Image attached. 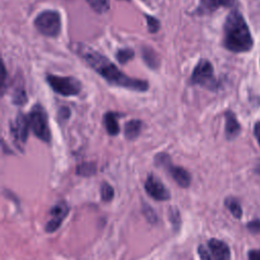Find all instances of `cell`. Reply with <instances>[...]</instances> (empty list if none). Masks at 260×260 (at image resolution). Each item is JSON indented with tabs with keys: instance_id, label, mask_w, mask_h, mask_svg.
Masks as SVG:
<instances>
[{
	"instance_id": "cell-1",
	"label": "cell",
	"mask_w": 260,
	"mask_h": 260,
	"mask_svg": "<svg viewBox=\"0 0 260 260\" xmlns=\"http://www.w3.org/2000/svg\"><path fill=\"white\" fill-rule=\"evenodd\" d=\"M74 50L89 67L105 78L110 84L136 91H145L148 89L147 81L129 77L120 71L110 59L92 48L87 47L84 44H77L74 47Z\"/></svg>"
},
{
	"instance_id": "cell-2",
	"label": "cell",
	"mask_w": 260,
	"mask_h": 260,
	"mask_svg": "<svg viewBox=\"0 0 260 260\" xmlns=\"http://www.w3.org/2000/svg\"><path fill=\"white\" fill-rule=\"evenodd\" d=\"M223 45L228 50L235 53L248 52L253 46L249 27L238 10L232 11L225 19L223 25Z\"/></svg>"
},
{
	"instance_id": "cell-3",
	"label": "cell",
	"mask_w": 260,
	"mask_h": 260,
	"mask_svg": "<svg viewBox=\"0 0 260 260\" xmlns=\"http://www.w3.org/2000/svg\"><path fill=\"white\" fill-rule=\"evenodd\" d=\"M29 127L34 134L45 142L51 141V132L48 124V116L42 105L36 104L27 115Z\"/></svg>"
},
{
	"instance_id": "cell-4",
	"label": "cell",
	"mask_w": 260,
	"mask_h": 260,
	"mask_svg": "<svg viewBox=\"0 0 260 260\" xmlns=\"http://www.w3.org/2000/svg\"><path fill=\"white\" fill-rule=\"evenodd\" d=\"M34 24L42 35L55 38L61 31L60 13L55 10H45L36 17Z\"/></svg>"
},
{
	"instance_id": "cell-5",
	"label": "cell",
	"mask_w": 260,
	"mask_h": 260,
	"mask_svg": "<svg viewBox=\"0 0 260 260\" xmlns=\"http://www.w3.org/2000/svg\"><path fill=\"white\" fill-rule=\"evenodd\" d=\"M47 82L51 86V88L64 96H72L77 95L81 90V83L78 79L72 76H59L48 74Z\"/></svg>"
},
{
	"instance_id": "cell-6",
	"label": "cell",
	"mask_w": 260,
	"mask_h": 260,
	"mask_svg": "<svg viewBox=\"0 0 260 260\" xmlns=\"http://www.w3.org/2000/svg\"><path fill=\"white\" fill-rule=\"evenodd\" d=\"M191 82L208 89H215L217 87V82L213 74V67L208 60L201 59L197 63L191 75Z\"/></svg>"
},
{
	"instance_id": "cell-7",
	"label": "cell",
	"mask_w": 260,
	"mask_h": 260,
	"mask_svg": "<svg viewBox=\"0 0 260 260\" xmlns=\"http://www.w3.org/2000/svg\"><path fill=\"white\" fill-rule=\"evenodd\" d=\"M155 164L161 168H165L174 181L182 188L189 187L191 183L190 173L182 167L174 166L170 156L167 153H158L155 156Z\"/></svg>"
},
{
	"instance_id": "cell-8",
	"label": "cell",
	"mask_w": 260,
	"mask_h": 260,
	"mask_svg": "<svg viewBox=\"0 0 260 260\" xmlns=\"http://www.w3.org/2000/svg\"><path fill=\"white\" fill-rule=\"evenodd\" d=\"M29 122L28 117L19 113L14 120L10 123V133L12 139L17 147L22 149V146L25 144L27 136H28V129H29Z\"/></svg>"
},
{
	"instance_id": "cell-9",
	"label": "cell",
	"mask_w": 260,
	"mask_h": 260,
	"mask_svg": "<svg viewBox=\"0 0 260 260\" xmlns=\"http://www.w3.org/2000/svg\"><path fill=\"white\" fill-rule=\"evenodd\" d=\"M144 189L146 193L157 201H166L171 198V193L167 187L153 175H149L145 181Z\"/></svg>"
},
{
	"instance_id": "cell-10",
	"label": "cell",
	"mask_w": 260,
	"mask_h": 260,
	"mask_svg": "<svg viewBox=\"0 0 260 260\" xmlns=\"http://www.w3.org/2000/svg\"><path fill=\"white\" fill-rule=\"evenodd\" d=\"M69 212V207L66 202L61 201L56 203L51 209H50V215L51 219L46 223L45 230L48 233H53L61 225L63 219L67 216Z\"/></svg>"
},
{
	"instance_id": "cell-11",
	"label": "cell",
	"mask_w": 260,
	"mask_h": 260,
	"mask_svg": "<svg viewBox=\"0 0 260 260\" xmlns=\"http://www.w3.org/2000/svg\"><path fill=\"white\" fill-rule=\"evenodd\" d=\"M208 249L212 260H231V251L229 246L217 239L208 241Z\"/></svg>"
},
{
	"instance_id": "cell-12",
	"label": "cell",
	"mask_w": 260,
	"mask_h": 260,
	"mask_svg": "<svg viewBox=\"0 0 260 260\" xmlns=\"http://www.w3.org/2000/svg\"><path fill=\"white\" fill-rule=\"evenodd\" d=\"M236 0H200L198 11L201 13L212 12L219 7H231Z\"/></svg>"
},
{
	"instance_id": "cell-13",
	"label": "cell",
	"mask_w": 260,
	"mask_h": 260,
	"mask_svg": "<svg viewBox=\"0 0 260 260\" xmlns=\"http://www.w3.org/2000/svg\"><path fill=\"white\" fill-rule=\"evenodd\" d=\"M224 117H225V135L229 139H233L239 134L241 130V126L237 121L235 114L232 111H226L224 113Z\"/></svg>"
},
{
	"instance_id": "cell-14",
	"label": "cell",
	"mask_w": 260,
	"mask_h": 260,
	"mask_svg": "<svg viewBox=\"0 0 260 260\" xmlns=\"http://www.w3.org/2000/svg\"><path fill=\"white\" fill-rule=\"evenodd\" d=\"M119 116L120 115L115 113V112H108L104 116V124H105L107 132L110 135H114L115 136L120 131L119 124H118Z\"/></svg>"
},
{
	"instance_id": "cell-15",
	"label": "cell",
	"mask_w": 260,
	"mask_h": 260,
	"mask_svg": "<svg viewBox=\"0 0 260 260\" xmlns=\"http://www.w3.org/2000/svg\"><path fill=\"white\" fill-rule=\"evenodd\" d=\"M141 128H142V122L140 120L134 119V120L127 122L124 127L125 137L129 140L135 139L140 134Z\"/></svg>"
},
{
	"instance_id": "cell-16",
	"label": "cell",
	"mask_w": 260,
	"mask_h": 260,
	"mask_svg": "<svg viewBox=\"0 0 260 260\" xmlns=\"http://www.w3.org/2000/svg\"><path fill=\"white\" fill-rule=\"evenodd\" d=\"M27 98H26V92H25V88L23 85V82L21 80V82L19 84H15L14 88H13V92H12V102L14 105L17 106H22L26 103Z\"/></svg>"
},
{
	"instance_id": "cell-17",
	"label": "cell",
	"mask_w": 260,
	"mask_h": 260,
	"mask_svg": "<svg viewBox=\"0 0 260 260\" xmlns=\"http://www.w3.org/2000/svg\"><path fill=\"white\" fill-rule=\"evenodd\" d=\"M142 58L144 62L152 69L157 68L159 65V59L156 53L151 48H148V47L142 48Z\"/></svg>"
},
{
	"instance_id": "cell-18",
	"label": "cell",
	"mask_w": 260,
	"mask_h": 260,
	"mask_svg": "<svg viewBox=\"0 0 260 260\" xmlns=\"http://www.w3.org/2000/svg\"><path fill=\"white\" fill-rule=\"evenodd\" d=\"M225 206L229 208L231 213L236 217V218H241L242 217V207L239 201L233 197H229L224 201Z\"/></svg>"
},
{
	"instance_id": "cell-19",
	"label": "cell",
	"mask_w": 260,
	"mask_h": 260,
	"mask_svg": "<svg viewBox=\"0 0 260 260\" xmlns=\"http://www.w3.org/2000/svg\"><path fill=\"white\" fill-rule=\"evenodd\" d=\"M96 173V167L93 162H83L77 166L76 174L83 177H89Z\"/></svg>"
},
{
	"instance_id": "cell-20",
	"label": "cell",
	"mask_w": 260,
	"mask_h": 260,
	"mask_svg": "<svg viewBox=\"0 0 260 260\" xmlns=\"http://www.w3.org/2000/svg\"><path fill=\"white\" fill-rule=\"evenodd\" d=\"M89 6L99 13L106 12L110 6V0H86Z\"/></svg>"
},
{
	"instance_id": "cell-21",
	"label": "cell",
	"mask_w": 260,
	"mask_h": 260,
	"mask_svg": "<svg viewBox=\"0 0 260 260\" xmlns=\"http://www.w3.org/2000/svg\"><path fill=\"white\" fill-rule=\"evenodd\" d=\"M114 194H115V191H114L113 187L109 183L104 182L102 184V186H101V197H102V200L106 201V202H109V201H111L114 198Z\"/></svg>"
},
{
	"instance_id": "cell-22",
	"label": "cell",
	"mask_w": 260,
	"mask_h": 260,
	"mask_svg": "<svg viewBox=\"0 0 260 260\" xmlns=\"http://www.w3.org/2000/svg\"><path fill=\"white\" fill-rule=\"evenodd\" d=\"M134 57V51L132 49L126 48V49H122L119 50L116 54V59L121 63V64H125L128 61H130L132 58Z\"/></svg>"
},
{
	"instance_id": "cell-23",
	"label": "cell",
	"mask_w": 260,
	"mask_h": 260,
	"mask_svg": "<svg viewBox=\"0 0 260 260\" xmlns=\"http://www.w3.org/2000/svg\"><path fill=\"white\" fill-rule=\"evenodd\" d=\"M169 216H170V220L173 223L175 229H179L180 224H181V216H180V212L179 210L175 207L172 206L169 209Z\"/></svg>"
},
{
	"instance_id": "cell-24",
	"label": "cell",
	"mask_w": 260,
	"mask_h": 260,
	"mask_svg": "<svg viewBox=\"0 0 260 260\" xmlns=\"http://www.w3.org/2000/svg\"><path fill=\"white\" fill-rule=\"evenodd\" d=\"M145 18H146L148 30L150 32H156L159 29V25H160L159 21L156 18H154L153 16H150V15H145Z\"/></svg>"
},
{
	"instance_id": "cell-25",
	"label": "cell",
	"mask_w": 260,
	"mask_h": 260,
	"mask_svg": "<svg viewBox=\"0 0 260 260\" xmlns=\"http://www.w3.org/2000/svg\"><path fill=\"white\" fill-rule=\"evenodd\" d=\"M143 213L145 214L146 218H147L149 221L154 222V221L156 220V214H155V212L153 211V209H152L151 207H149V206L146 205V208L144 207V209H143Z\"/></svg>"
},
{
	"instance_id": "cell-26",
	"label": "cell",
	"mask_w": 260,
	"mask_h": 260,
	"mask_svg": "<svg viewBox=\"0 0 260 260\" xmlns=\"http://www.w3.org/2000/svg\"><path fill=\"white\" fill-rule=\"evenodd\" d=\"M198 255L200 257V260H212L210 254L207 252V250L203 246L198 247Z\"/></svg>"
},
{
	"instance_id": "cell-27",
	"label": "cell",
	"mask_w": 260,
	"mask_h": 260,
	"mask_svg": "<svg viewBox=\"0 0 260 260\" xmlns=\"http://www.w3.org/2000/svg\"><path fill=\"white\" fill-rule=\"evenodd\" d=\"M248 229L253 233L259 232L260 231V221L259 220H253V221L249 222L248 223Z\"/></svg>"
},
{
	"instance_id": "cell-28",
	"label": "cell",
	"mask_w": 260,
	"mask_h": 260,
	"mask_svg": "<svg viewBox=\"0 0 260 260\" xmlns=\"http://www.w3.org/2000/svg\"><path fill=\"white\" fill-rule=\"evenodd\" d=\"M6 78H7V73H6L5 66L3 64L2 65V82H1V92H2V94H4V92H5V88H6L5 80H6Z\"/></svg>"
},
{
	"instance_id": "cell-29",
	"label": "cell",
	"mask_w": 260,
	"mask_h": 260,
	"mask_svg": "<svg viewBox=\"0 0 260 260\" xmlns=\"http://www.w3.org/2000/svg\"><path fill=\"white\" fill-rule=\"evenodd\" d=\"M249 260H260V249L258 250H251L248 253Z\"/></svg>"
},
{
	"instance_id": "cell-30",
	"label": "cell",
	"mask_w": 260,
	"mask_h": 260,
	"mask_svg": "<svg viewBox=\"0 0 260 260\" xmlns=\"http://www.w3.org/2000/svg\"><path fill=\"white\" fill-rule=\"evenodd\" d=\"M254 134L256 139L258 140V143L260 145V122H257L254 126Z\"/></svg>"
},
{
	"instance_id": "cell-31",
	"label": "cell",
	"mask_w": 260,
	"mask_h": 260,
	"mask_svg": "<svg viewBox=\"0 0 260 260\" xmlns=\"http://www.w3.org/2000/svg\"><path fill=\"white\" fill-rule=\"evenodd\" d=\"M69 112H70V111H69L68 108H62V109L60 110V112H59L60 118H62V119H67L69 115H65V113H69Z\"/></svg>"
},
{
	"instance_id": "cell-32",
	"label": "cell",
	"mask_w": 260,
	"mask_h": 260,
	"mask_svg": "<svg viewBox=\"0 0 260 260\" xmlns=\"http://www.w3.org/2000/svg\"><path fill=\"white\" fill-rule=\"evenodd\" d=\"M256 172H257L258 174H260V165H259V166L256 168Z\"/></svg>"
},
{
	"instance_id": "cell-33",
	"label": "cell",
	"mask_w": 260,
	"mask_h": 260,
	"mask_svg": "<svg viewBox=\"0 0 260 260\" xmlns=\"http://www.w3.org/2000/svg\"><path fill=\"white\" fill-rule=\"evenodd\" d=\"M127 1H129V0H127Z\"/></svg>"
}]
</instances>
